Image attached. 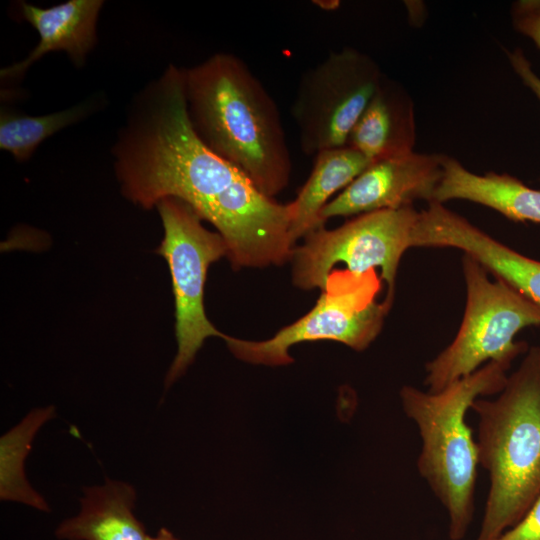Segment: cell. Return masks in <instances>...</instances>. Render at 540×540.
<instances>
[{"label": "cell", "instance_id": "obj_13", "mask_svg": "<svg viewBox=\"0 0 540 540\" xmlns=\"http://www.w3.org/2000/svg\"><path fill=\"white\" fill-rule=\"evenodd\" d=\"M415 142L413 100L401 84L384 75L346 145L373 162L413 152Z\"/></svg>", "mask_w": 540, "mask_h": 540}, {"label": "cell", "instance_id": "obj_1", "mask_svg": "<svg viewBox=\"0 0 540 540\" xmlns=\"http://www.w3.org/2000/svg\"><path fill=\"white\" fill-rule=\"evenodd\" d=\"M115 157L129 200L146 209L169 197L185 202L223 237L235 270L290 260L291 204L263 194L198 137L187 112L183 68L170 65L143 91Z\"/></svg>", "mask_w": 540, "mask_h": 540}, {"label": "cell", "instance_id": "obj_6", "mask_svg": "<svg viewBox=\"0 0 540 540\" xmlns=\"http://www.w3.org/2000/svg\"><path fill=\"white\" fill-rule=\"evenodd\" d=\"M418 216L414 207L379 210L358 215L333 230L323 226L309 232L301 245L294 246L289 260L294 285L322 290L338 264L344 267L336 270L356 275L379 268L387 286L383 303L390 310L400 260L411 247Z\"/></svg>", "mask_w": 540, "mask_h": 540}, {"label": "cell", "instance_id": "obj_20", "mask_svg": "<svg viewBox=\"0 0 540 540\" xmlns=\"http://www.w3.org/2000/svg\"><path fill=\"white\" fill-rule=\"evenodd\" d=\"M498 540H540V495L523 518Z\"/></svg>", "mask_w": 540, "mask_h": 540}, {"label": "cell", "instance_id": "obj_10", "mask_svg": "<svg viewBox=\"0 0 540 540\" xmlns=\"http://www.w3.org/2000/svg\"><path fill=\"white\" fill-rule=\"evenodd\" d=\"M442 154L415 151L373 161L319 215V222L337 216L413 207L417 200L432 202L443 176Z\"/></svg>", "mask_w": 540, "mask_h": 540}, {"label": "cell", "instance_id": "obj_15", "mask_svg": "<svg viewBox=\"0 0 540 540\" xmlns=\"http://www.w3.org/2000/svg\"><path fill=\"white\" fill-rule=\"evenodd\" d=\"M454 199L489 207L515 222L540 223V190L506 173L475 174L444 155L443 176L433 201L443 204Z\"/></svg>", "mask_w": 540, "mask_h": 540}, {"label": "cell", "instance_id": "obj_5", "mask_svg": "<svg viewBox=\"0 0 540 540\" xmlns=\"http://www.w3.org/2000/svg\"><path fill=\"white\" fill-rule=\"evenodd\" d=\"M466 307L453 341L425 366L424 384L429 392L443 390L466 377L485 362L512 363L529 349L515 342L525 327L540 326V306L501 279L492 281L488 271L472 256L462 257Z\"/></svg>", "mask_w": 540, "mask_h": 540}, {"label": "cell", "instance_id": "obj_12", "mask_svg": "<svg viewBox=\"0 0 540 540\" xmlns=\"http://www.w3.org/2000/svg\"><path fill=\"white\" fill-rule=\"evenodd\" d=\"M103 1L70 0L50 8L23 2L22 15L38 32L40 41L21 62L1 70L2 79L22 76L42 56L51 51H65L75 65L81 66L96 41V22Z\"/></svg>", "mask_w": 540, "mask_h": 540}, {"label": "cell", "instance_id": "obj_8", "mask_svg": "<svg viewBox=\"0 0 540 540\" xmlns=\"http://www.w3.org/2000/svg\"><path fill=\"white\" fill-rule=\"evenodd\" d=\"M156 206L164 228L157 252L168 263L175 301L178 348L165 379L169 387L184 374L206 338L227 337L206 316L204 288L209 266L227 256L228 249L223 237L207 230L198 214L180 199L164 198Z\"/></svg>", "mask_w": 540, "mask_h": 540}, {"label": "cell", "instance_id": "obj_23", "mask_svg": "<svg viewBox=\"0 0 540 540\" xmlns=\"http://www.w3.org/2000/svg\"><path fill=\"white\" fill-rule=\"evenodd\" d=\"M317 5L325 10H332L339 5L338 1H316Z\"/></svg>", "mask_w": 540, "mask_h": 540}, {"label": "cell", "instance_id": "obj_17", "mask_svg": "<svg viewBox=\"0 0 540 540\" xmlns=\"http://www.w3.org/2000/svg\"><path fill=\"white\" fill-rule=\"evenodd\" d=\"M55 407L31 410L0 438V499L49 512L46 500L28 482L24 463L40 428L55 416Z\"/></svg>", "mask_w": 540, "mask_h": 540}, {"label": "cell", "instance_id": "obj_11", "mask_svg": "<svg viewBox=\"0 0 540 540\" xmlns=\"http://www.w3.org/2000/svg\"><path fill=\"white\" fill-rule=\"evenodd\" d=\"M410 244L460 249L540 306V261L499 242L442 203L429 202L419 212Z\"/></svg>", "mask_w": 540, "mask_h": 540}, {"label": "cell", "instance_id": "obj_4", "mask_svg": "<svg viewBox=\"0 0 540 540\" xmlns=\"http://www.w3.org/2000/svg\"><path fill=\"white\" fill-rule=\"evenodd\" d=\"M512 363L490 361L439 392L405 385L399 395L405 415L417 426L420 476L444 507L451 540H462L474 517L478 451L466 413L478 398L498 394Z\"/></svg>", "mask_w": 540, "mask_h": 540}, {"label": "cell", "instance_id": "obj_16", "mask_svg": "<svg viewBox=\"0 0 540 540\" xmlns=\"http://www.w3.org/2000/svg\"><path fill=\"white\" fill-rule=\"evenodd\" d=\"M372 161L350 146L327 149L315 156L305 184L291 204L290 238L296 242L309 232L323 227L319 215L329 198L345 189Z\"/></svg>", "mask_w": 540, "mask_h": 540}, {"label": "cell", "instance_id": "obj_18", "mask_svg": "<svg viewBox=\"0 0 540 540\" xmlns=\"http://www.w3.org/2000/svg\"><path fill=\"white\" fill-rule=\"evenodd\" d=\"M88 108L83 104L41 116L2 112L0 148L9 151L18 160H26L42 141L77 122L86 114Z\"/></svg>", "mask_w": 540, "mask_h": 540}, {"label": "cell", "instance_id": "obj_2", "mask_svg": "<svg viewBox=\"0 0 540 540\" xmlns=\"http://www.w3.org/2000/svg\"><path fill=\"white\" fill-rule=\"evenodd\" d=\"M191 125L217 155L274 198L289 182L292 162L278 106L238 56L219 52L183 68Z\"/></svg>", "mask_w": 540, "mask_h": 540}, {"label": "cell", "instance_id": "obj_7", "mask_svg": "<svg viewBox=\"0 0 540 540\" xmlns=\"http://www.w3.org/2000/svg\"><path fill=\"white\" fill-rule=\"evenodd\" d=\"M315 306L294 323L263 341L224 339L233 355L245 362L281 366L293 362L291 346L330 340L362 351L380 333L389 309L378 302L380 279L376 272L356 275L333 270Z\"/></svg>", "mask_w": 540, "mask_h": 540}, {"label": "cell", "instance_id": "obj_22", "mask_svg": "<svg viewBox=\"0 0 540 540\" xmlns=\"http://www.w3.org/2000/svg\"><path fill=\"white\" fill-rule=\"evenodd\" d=\"M149 540H179L171 531L161 528L155 536H150Z\"/></svg>", "mask_w": 540, "mask_h": 540}, {"label": "cell", "instance_id": "obj_21", "mask_svg": "<svg viewBox=\"0 0 540 540\" xmlns=\"http://www.w3.org/2000/svg\"><path fill=\"white\" fill-rule=\"evenodd\" d=\"M506 53L513 70L540 101V78L533 71L530 62L523 51L520 48H517L513 51H507Z\"/></svg>", "mask_w": 540, "mask_h": 540}, {"label": "cell", "instance_id": "obj_9", "mask_svg": "<svg viewBox=\"0 0 540 540\" xmlns=\"http://www.w3.org/2000/svg\"><path fill=\"white\" fill-rule=\"evenodd\" d=\"M384 74L368 54L344 47L308 68L291 106L299 145L307 156L345 146Z\"/></svg>", "mask_w": 540, "mask_h": 540}, {"label": "cell", "instance_id": "obj_14", "mask_svg": "<svg viewBox=\"0 0 540 540\" xmlns=\"http://www.w3.org/2000/svg\"><path fill=\"white\" fill-rule=\"evenodd\" d=\"M135 503L134 487L123 481L84 487L80 511L62 521L55 535L61 540H149L134 514Z\"/></svg>", "mask_w": 540, "mask_h": 540}, {"label": "cell", "instance_id": "obj_3", "mask_svg": "<svg viewBox=\"0 0 540 540\" xmlns=\"http://www.w3.org/2000/svg\"><path fill=\"white\" fill-rule=\"evenodd\" d=\"M478 463L490 488L476 540H498L540 495V346L525 353L495 399L478 398Z\"/></svg>", "mask_w": 540, "mask_h": 540}, {"label": "cell", "instance_id": "obj_19", "mask_svg": "<svg viewBox=\"0 0 540 540\" xmlns=\"http://www.w3.org/2000/svg\"><path fill=\"white\" fill-rule=\"evenodd\" d=\"M512 24L540 49V0H520L512 4Z\"/></svg>", "mask_w": 540, "mask_h": 540}]
</instances>
